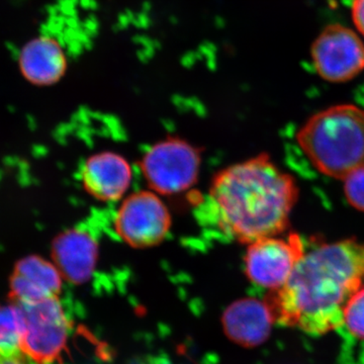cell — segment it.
I'll list each match as a JSON object with an SVG mask.
<instances>
[{"mask_svg": "<svg viewBox=\"0 0 364 364\" xmlns=\"http://www.w3.org/2000/svg\"><path fill=\"white\" fill-rule=\"evenodd\" d=\"M363 279V242L321 244L306 250L286 284L264 301L274 323L322 336L344 325L345 308Z\"/></svg>", "mask_w": 364, "mask_h": 364, "instance_id": "6da1fadb", "label": "cell"}, {"mask_svg": "<svg viewBox=\"0 0 364 364\" xmlns=\"http://www.w3.org/2000/svg\"><path fill=\"white\" fill-rule=\"evenodd\" d=\"M299 196L294 177L260 154L218 172L208 203L218 230L248 245L284 233Z\"/></svg>", "mask_w": 364, "mask_h": 364, "instance_id": "7a4b0ae2", "label": "cell"}, {"mask_svg": "<svg viewBox=\"0 0 364 364\" xmlns=\"http://www.w3.org/2000/svg\"><path fill=\"white\" fill-rule=\"evenodd\" d=\"M296 139L320 173L342 181L364 167V109L349 104L327 107L313 114Z\"/></svg>", "mask_w": 364, "mask_h": 364, "instance_id": "3957f363", "label": "cell"}, {"mask_svg": "<svg viewBox=\"0 0 364 364\" xmlns=\"http://www.w3.org/2000/svg\"><path fill=\"white\" fill-rule=\"evenodd\" d=\"M16 304L23 316L21 351L38 364L61 361L72 323L59 296Z\"/></svg>", "mask_w": 364, "mask_h": 364, "instance_id": "277c9868", "label": "cell"}, {"mask_svg": "<svg viewBox=\"0 0 364 364\" xmlns=\"http://www.w3.org/2000/svg\"><path fill=\"white\" fill-rule=\"evenodd\" d=\"M200 151L179 138H167L149 148L141 161V171L151 191L176 196L195 186L200 173Z\"/></svg>", "mask_w": 364, "mask_h": 364, "instance_id": "5b68a950", "label": "cell"}, {"mask_svg": "<svg viewBox=\"0 0 364 364\" xmlns=\"http://www.w3.org/2000/svg\"><path fill=\"white\" fill-rule=\"evenodd\" d=\"M114 227L117 236L131 247L149 248L166 238L171 215L156 193L139 191L127 196L117 208Z\"/></svg>", "mask_w": 364, "mask_h": 364, "instance_id": "8992f818", "label": "cell"}, {"mask_svg": "<svg viewBox=\"0 0 364 364\" xmlns=\"http://www.w3.org/2000/svg\"><path fill=\"white\" fill-rule=\"evenodd\" d=\"M311 59L323 80L348 82L364 71V43L348 26L331 23L314 41Z\"/></svg>", "mask_w": 364, "mask_h": 364, "instance_id": "52a82bcc", "label": "cell"}, {"mask_svg": "<svg viewBox=\"0 0 364 364\" xmlns=\"http://www.w3.org/2000/svg\"><path fill=\"white\" fill-rule=\"evenodd\" d=\"M301 236H272L248 244L244 256V272L256 286L277 291L287 282L306 253Z\"/></svg>", "mask_w": 364, "mask_h": 364, "instance_id": "ba28073f", "label": "cell"}, {"mask_svg": "<svg viewBox=\"0 0 364 364\" xmlns=\"http://www.w3.org/2000/svg\"><path fill=\"white\" fill-rule=\"evenodd\" d=\"M133 170L126 158L104 151L91 155L81 169V182L86 193L102 203L122 200L130 188Z\"/></svg>", "mask_w": 364, "mask_h": 364, "instance_id": "9c48e42d", "label": "cell"}, {"mask_svg": "<svg viewBox=\"0 0 364 364\" xmlns=\"http://www.w3.org/2000/svg\"><path fill=\"white\" fill-rule=\"evenodd\" d=\"M223 327L228 338L246 348L264 343L274 324L272 312L263 299H238L223 314Z\"/></svg>", "mask_w": 364, "mask_h": 364, "instance_id": "30bf717a", "label": "cell"}, {"mask_svg": "<svg viewBox=\"0 0 364 364\" xmlns=\"http://www.w3.org/2000/svg\"><path fill=\"white\" fill-rule=\"evenodd\" d=\"M52 255L53 262L64 279L70 284H83L97 267V243L87 232L68 230L55 239Z\"/></svg>", "mask_w": 364, "mask_h": 364, "instance_id": "8fae6325", "label": "cell"}, {"mask_svg": "<svg viewBox=\"0 0 364 364\" xmlns=\"http://www.w3.org/2000/svg\"><path fill=\"white\" fill-rule=\"evenodd\" d=\"M62 277L54 262L40 256H28L16 263L9 279V301L30 303L51 296H58Z\"/></svg>", "mask_w": 364, "mask_h": 364, "instance_id": "7c38bea8", "label": "cell"}, {"mask_svg": "<svg viewBox=\"0 0 364 364\" xmlns=\"http://www.w3.org/2000/svg\"><path fill=\"white\" fill-rule=\"evenodd\" d=\"M20 69L26 81L38 86L58 82L67 69V59L58 41L42 36L23 48L20 54Z\"/></svg>", "mask_w": 364, "mask_h": 364, "instance_id": "4fadbf2b", "label": "cell"}, {"mask_svg": "<svg viewBox=\"0 0 364 364\" xmlns=\"http://www.w3.org/2000/svg\"><path fill=\"white\" fill-rule=\"evenodd\" d=\"M23 335V316L20 306L13 301L0 304V355H18Z\"/></svg>", "mask_w": 364, "mask_h": 364, "instance_id": "5bb4252c", "label": "cell"}, {"mask_svg": "<svg viewBox=\"0 0 364 364\" xmlns=\"http://www.w3.org/2000/svg\"><path fill=\"white\" fill-rule=\"evenodd\" d=\"M344 325L355 338L364 340V286L349 299L344 311Z\"/></svg>", "mask_w": 364, "mask_h": 364, "instance_id": "9a60e30c", "label": "cell"}, {"mask_svg": "<svg viewBox=\"0 0 364 364\" xmlns=\"http://www.w3.org/2000/svg\"><path fill=\"white\" fill-rule=\"evenodd\" d=\"M342 181L347 202L355 210L364 213V167L354 170Z\"/></svg>", "mask_w": 364, "mask_h": 364, "instance_id": "2e32d148", "label": "cell"}, {"mask_svg": "<svg viewBox=\"0 0 364 364\" xmlns=\"http://www.w3.org/2000/svg\"><path fill=\"white\" fill-rule=\"evenodd\" d=\"M351 18L354 26L364 37V0H352Z\"/></svg>", "mask_w": 364, "mask_h": 364, "instance_id": "e0dca14e", "label": "cell"}, {"mask_svg": "<svg viewBox=\"0 0 364 364\" xmlns=\"http://www.w3.org/2000/svg\"><path fill=\"white\" fill-rule=\"evenodd\" d=\"M0 364H38L35 361L32 360L28 356H26L25 353L18 354V355L6 356L0 355Z\"/></svg>", "mask_w": 364, "mask_h": 364, "instance_id": "ac0fdd59", "label": "cell"}]
</instances>
